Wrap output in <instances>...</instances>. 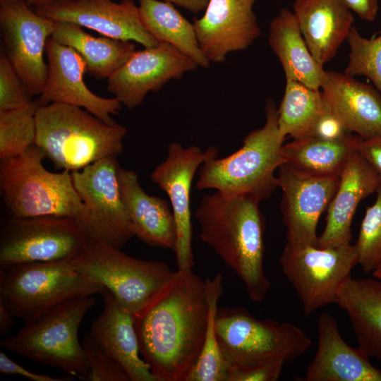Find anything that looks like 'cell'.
<instances>
[{
  "label": "cell",
  "instance_id": "5",
  "mask_svg": "<svg viewBox=\"0 0 381 381\" xmlns=\"http://www.w3.org/2000/svg\"><path fill=\"white\" fill-rule=\"evenodd\" d=\"M67 260L75 270L112 293L133 319L149 309L176 273L165 262L131 257L92 237H87L80 251Z\"/></svg>",
  "mask_w": 381,
  "mask_h": 381
},
{
  "label": "cell",
  "instance_id": "12",
  "mask_svg": "<svg viewBox=\"0 0 381 381\" xmlns=\"http://www.w3.org/2000/svg\"><path fill=\"white\" fill-rule=\"evenodd\" d=\"M116 158L99 159L71 174L84 205L77 222L88 237L121 249L135 234L119 191Z\"/></svg>",
  "mask_w": 381,
  "mask_h": 381
},
{
  "label": "cell",
  "instance_id": "11",
  "mask_svg": "<svg viewBox=\"0 0 381 381\" xmlns=\"http://www.w3.org/2000/svg\"><path fill=\"white\" fill-rule=\"evenodd\" d=\"M87 237L72 217H10L1 231L0 267L70 259L80 251Z\"/></svg>",
  "mask_w": 381,
  "mask_h": 381
},
{
  "label": "cell",
  "instance_id": "45",
  "mask_svg": "<svg viewBox=\"0 0 381 381\" xmlns=\"http://www.w3.org/2000/svg\"><path fill=\"white\" fill-rule=\"evenodd\" d=\"M28 5L35 6L63 0H24Z\"/></svg>",
  "mask_w": 381,
  "mask_h": 381
},
{
  "label": "cell",
  "instance_id": "23",
  "mask_svg": "<svg viewBox=\"0 0 381 381\" xmlns=\"http://www.w3.org/2000/svg\"><path fill=\"white\" fill-rule=\"evenodd\" d=\"M380 181L367 161L355 152L346 163L336 193L327 209L326 222L318 236V246L331 247L351 243V223L359 202L376 192Z\"/></svg>",
  "mask_w": 381,
  "mask_h": 381
},
{
  "label": "cell",
  "instance_id": "6",
  "mask_svg": "<svg viewBox=\"0 0 381 381\" xmlns=\"http://www.w3.org/2000/svg\"><path fill=\"white\" fill-rule=\"evenodd\" d=\"M44 158L43 151L33 145L18 156L1 160V193L11 217L54 215L78 220L84 205L71 172L48 171Z\"/></svg>",
  "mask_w": 381,
  "mask_h": 381
},
{
  "label": "cell",
  "instance_id": "9",
  "mask_svg": "<svg viewBox=\"0 0 381 381\" xmlns=\"http://www.w3.org/2000/svg\"><path fill=\"white\" fill-rule=\"evenodd\" d=\"M214 323L217 340L229 368L275 359L291 362L312 345L310 338L296 325L258 319L243 308H218Z\"/></svg>",
  "mask_w": 381,
  "mask_h": 381
},
{
  "label": "cell",
  "instance_id": "41",
  "mask_svg": "<svg viewBox=\"0 0 381 381\" xmlns=\"http://www.w3.org/2000/svg\"><path fill=\"white\" fill-rule=\"evenodd\" d=\"M358 152L370 165L381 184V135L361 139L358 145Z\"/></svg>",
  "mask_w": 381,
  "mask_h": 381
},
{
  "label": "cell",
  "instance_id": "44",
  "mask_svg": "<svg viewBox=\"0 0 381 381\" xmlns=\"http://www.w3.org/2000/svg\"><path fill=\"white\" fill-rule=\"evenodd\" d=\"M14 318L9 313L5 306L0 302V335L4 336L9 333L15 325Z\"/></svg>",
  "mask_w": 381,
  "mask_h": 381
},
{
  "label": "cell",
  "instance_id": "26",
  "mask_svg": "<svg viewBox=\"0 0 381 381\" xmlns=\"http://www.w3.org/2000/svg\"><path fill=\"white\" fill-rule=\"evenodd\" d=\"M335 303L346 313L358 346L381 362V279L350 277L340 286Z\"/></svg>",
  "mask_w": 381,
  "mask_h": 381
},
{
  "label": "cell",
  "instance_id": "17",
  "mask_svg": "<svg viewBox=\"0 0 381 381\" xmlns=\"http://www.w3.org/2000/svg\"><path fill=\"white\" fill-rule=\"evenodd\" d=\"M198 65L171 44L159 42L135 51L107 79V90L128 109L139 106L150 92L158 91L171 80L180 79Z\"/></svg>",
  "mask_w": 381,
  "mask_h": 381
},
{
  "label": "cell",
  "instance_id": "35",
  "mask_svg": "<svg viewBox=\"0 0 381 381\" xmlns=\"http://www.w3.org/2000/svg\"><path fill=\"white\" fill-rule=\"evenodd\" d=\"M374 203L365 212L355 243L358 265L364 273H372L381 262V184Z\"/></svg>",
  "mask_w": 381,
  "mask_h": 381
},
{
  "label": "cell",
  "instance_id": "16",
  "mask_svg": "<svg viewBox=\"0 0 381 381\" xmlns=\"http://www.w3.org/2000/svg\"><path fill=\"white\" fill-rule=\"evenodd\" d=\"M32 8L54 22L72 23L104 37L138 42L145 48L159 44L144 27L133 0H63Z\"/></svg>",
  "mask_w": 381,
  "mask_h": 381
},
{
  "label": "cell",
  "instance_id": "42",
  "mask_svg": "<svg viewBox=\"0 0 381 381\" xmlns=\"http://www.w3.org/2000/svg\"><path fill=\"white\" fill-rule=\"evenodd\" d=\"M350 10L361 20L373 22L375 20L378 11V0H344Z\"/></svg>",
  "mask_w": 381,
  "mask_h": 381
},
{
  "label": "cell",
  "instance_id": "1",
  "mask_svg": "<svg viewBox=\"0 0 381 381\" xmlns=\"http://www.w3.org/2000/svg\"><path fill=\"white\" fill-rule=\"evenodd\" d=\"M209 303L205 280L178 269L158 299L133 319L140 353L159 381H186L200 356Z\"/></svg>",
  "mask_w": 381,
  "mask_h": 381
},
{
  "label": "cell",
  "instance_id": "39",
  "mask_svg": "<svg viewBox=\"0 0 381 381\" xmlns=\"http://www.w3.org/2000/svg\"><path fill=\"white\" fill-rule=\"evenodd\" d=\"M0 373L4 375H19L33 381H70L71 376L53 377L35 373L25 369L8 357L4 352L0 353Z\"/></svg>",
  "mask_w": 381,
  "mask_h": 381
},
{
  "label": "cell",
  "instance_id": "13",
  "mask_svg": "<svg viewBox=\"0 0 381 381\" xmlns=\"http://www.w3.org/2000/svg\"><path fill=\"white\" fill-rule=\"evenodd\" d=\"M55 23L37 14L24 0H0V30L4 54L30 96L46 83V44Z\"/></svg>",
  "mask_w": 381,
  "mask_h": 381
},
{
  "label": "cell",
  "instance_id": "43",
  "mask_svg": "<svg viewBox=\"0 0 381 381\" xmlns=\"http://www.w3.org/2000/svg\"><path fill=\"white\" fill-rule=\"evenodd\" d=\"M182 7L193 13L205 11L209 0H162Z\"/></svg>",
  "mask_w": 381,
  "mask_h": 381
},
{
  "label": "cell",
  "instance_id": "33",
  "mask_svg": "<svg viewBox=\"0 0 381 381\" xmlns=\"http://www.w3.org/2000/svg\"><path fill=\"white\" fill-rule=\"evenodd\" d=\"M34 102L23 107L0 111V159L18 156L35 143V112Z\"/></svg>",
  "mask_w": 381,
  "mask_h": 381
},
{
  "label": "cell",
  "instance_id": "32",
  "mask_svg": "<svg viewBox=\"0 0 381 381\" xmlns=\"http://www.w3.org/2000/svg\"><path fill=\"white\" fill-rule=\"evenodd\" d=\"M205 282L209 303L207 329L200 356L186 381H227L230 366L219 346L214 323L222 292V276L217 273Z\"/></svg>",
  "mask_w": 381,
  "mask_h": 381
},
{
  "label": "cell",
  "instance_id": "29",
  "mask_svg": "<svg viewBox=\"0 0 381 381\" xmlns=\"http://www.w3.org/2000/svg\"><path fill=\"white\" fill-rule=\"evenodd\" d=\"M54 23L51 37L76 51L86 64L87 73L96 79H108L136 51L133 42L95 37L76 24Z\"/></svg>",
  "mask_w": 381,
  "mask_h": 381
},
{
  "label": "cell",
  "instance_id": "30",
  "mask_svg": "<svg viewBox=\"0 0 381 381\" xmlns=\"http://www.w3.org/2000/svg\"><path fill=\"white\" fill-rule=\"evenodd\" d=\"M141 21L159 42L171 44L198 66L208 68L210 62L200 48L193 24L174 7L159 0H138Z\"/></svg>",
  "mask_w": 381,
  "mask_h": 381
},
{
  "label": "cell",
  "instance_id": "19",
  "mask_svg": "<svg viewBox=\"0 0 381 381\" xmlns=\"http://www.w3.org/2000/svg\"><path fill=\"white\" fill-rule=\"evenodd\" d=\"M257 0H209L205 13L193 20L200 49L210 62L250 47L261 30L253 6Z\"/></svg>",
  "mask_w": 381,
  "mask_h": 381
},
{
  "label": "cell",
  "instance_id": "22",
  "mask_svg": "<svg viewBox=\"0 0 381 381\" xmlns=\"http://www.w3.org/2000/svg\"><path fill=\"white\" fill-rule=\"evenodd\" d=\"M117 175L121 200L135 236L150 246L175 252L177 231L171 205L147 194L134 171L119 166Z\"/></svg>",
  "mask_w": 381,
  "mask_h": 381
},
{
  "label": "cell",
  "instance_id": "27",
  "mask_svg": "<svg viewBox=\"0 0 381 381\" xmlns=\"http://www.w3.org/2000/svg\"><path fill=\"white\" fill-rule=\"evenodd\" d=\"M268 44L282 66L286 80L320 89L325 69L310 53L292 11L282 8L272 20Z\"/></svg>",
  "mask_w": 381,
  "mask_h": 381
},
{
  "label": "cell",
  "instance_id": "7",
  "mask_svg": "<svg viewBox=\"0 0 381 381\" xmlns=\"http://www.w3.org/2000/svg\"><path fill=\"white\" fill-rule=\"evenodd\" d=\"M95 303L92 296L66 300L25 323L16 334L3 339L0 346L85 380L89 368L78 329Z\"/></svg>",
  "mask_w": 381,
  "mask_h": 381
},
{
  "label": "cell",
  "instance_id": "28",
  "mask_svg": "<svg viewBox=\"0 0 381 381\" xmlns=\"http://www.w3.org/2000/svg\"><path fill=\"white\" fill-rule=\"evenodd\" d=\"M362 138L348 133L337 140L315 135L293 139L283 145L285 164L314 176H339Z\"/></svg>",
  "mask_w": 381,
  "mask_h": 381
},
{
  "label": "cell",
  "instance_id": "15",
  "mask_svg": "<svg viewBox=\"0 0 381 381\" xmlns=\"http://www.w3.org/2000/svg\"><path fill=\"white\" fill-rule=\"evenodd\" d=\"M277 178L282 191L280 210L286 229L285 246H318V220L336 193L339 176L306 175L283 164Z\"/></svg>",
  "mask_w": 381,
  "mask_h": 381
},
{
  "label": "cell",
  "instance_id": "10",
  "mask_svg": "<svg viewBox=\"0 0 381 381\" xmlns=\"http://www.w3.org/2000/svg\"><path fill=\"white\" fill-rule=\"evenodd\" d=\"M279 262L308 316L335 303L340 286L358 264V253L355 243L331 247L285 246Z\"/></svg>",
  "mask_w": 381,
  "mask_h": 381
},
{
  "label": "cell",
  "instance_id": "24",
  "mask_svg": "<svg viewBox=\"0 0 381 381\" xmlns=\"http://www.w3.org/2000/svg\"><path fill=\"white\" fill-rule=\"evenodd\" d=\"M100 295L103 309L92 322V336L123 367L130 381H159L140 356L131 313L106 288Z\"/></svg>",
  "mask_w": 381,
  "mask_h": 381
},
{
  "label": "cell",
  "instance_id": "21",
  "mask_svg": "<svg viewBox=\"0 0 381 381\" xmlns=\"http://www.w3.org/2000/svg\"><path fill=\"white\" fill-rule=\"evenodd\" d=\"M320 90L346 130L363 140L381 135V94L344 73L326 71Z\"/></svg>",
  "mask_w": 381,
  "mask_h": 381
},
{
  "label": "cell",
  "instance_id": "14",
  "mask_svg": "<svg viewBox=\"0 0 381 381\" xmlns=\"http://www.w3.org/2000/svg\"><path fill=\"white\" fill-rule=\"evenodd\" d=\"M218 157V150L210 146L205 150L197 145L183 147L181 143L168 145L165 159L150 174L151 181L169 198L177 231L175 250L178 269H192L195 265L192 249L190 190L193 178L207 160Z\"/></svg>",
  "mask_w": 381,
  "mask_h": 381
},
{
  "label": "cell",
  "instance_id": "34",
  "mask_svg": "<svg viewBox=\"0 0 381 381\" xmlns=\"http://www.w3.org/2000/svg\"><path fill=\"white\" fill-rule=\"evenodd\" d=\"M346 41L349 52L344 73L352 77H366L381 94V31L377 36L368 39L353 25Z\"/></svg>",
  "mask_w": 381,
  "mask_h": 381
},
{
  "label": "cell",
  "instance_id": "4",
  "mask_svg": "<svg viewBox=\"0 0 381 381\" xmlns=\"http://www.w3.org/2000/svg\"><path fill=\"white\" fill-rule=\"evenodd\" d=\"M265 111L264 126L250 131L240 149L200 167L198 190L211 189L228 196L251 195L260 201L271 196L278 187L275 171L284 163L286 137L279 131L277 108L271 98Z\"/></svg>",
  "mask_w": 381,
  "mask_h": 381
},
{
  "label": "cell",
  "instance_id": "37",
  "mask_svg": "<svg viewBox=\"0 0 381 381\" xmlns=\"http://www.w3.org/2000/svg\"><path fill=\"white\" fill-rule=\"evenodd\" d=\"M33 101L4 53L0 55V111L27 105Z\"/></svg>",
  "mask_w": 381,
  "mask_h": 381
},
{
  "label": "cell",
  "instance_id": "38",
  "mask_svg": "<svg viewBox=\"0 0 381 381\" xmlns=\"http://www.w3.org/2000/svg\"><path fill=\"white\" fill-rule=\"evenodd\" d=\"M285 361H267L254 365L229 368L227 381H275L280 377Z\"/></svg>",
  "mask_w": 381,
  "mask_h": 381
},
{
  "label": "cell",
  "instance_id": "31",
  "mask_svg": "<svg viewBox=\"0 0 381 381\" xmlns=\"http://www.w3.org/2000/svg\"><path fill=\"white\" fill-rule=\"evenodd\" d=\"M278 111L281 133L293 139L313 135L320 119L329 111L322 91L294 80H286Z\"/></svg>",
  "mask_w": 381,
  "mask_h": 381
},
{
  "label": "cell",
  "instance_id": "20",
  "mask_svg": "<svg viewBox=\"0 0 381 381\" xmlns=\"http://www.w3.org/2000/svg\"><path fill=\"white\" fill-rule=\"evenodd\" d=\"M318 348L306 370L305 381H381V370L358 346L342 338L335 318L327 312L317 321Z\"/></svg>",
  "mask_w": 381,
  "mask_h": 381
},
{
  "label": "cell",
  "instance_id": "25",
  "mask_svg": "<svg viewBox=\"0 0 381 381\" xmlns=\"http://www.w3.org/2000/svg\"><path fill=\"white\" fill-rule=\"evenodd\" d=\"M292 12L304 40L322 66L337 54L353 23L344 0H294Z\"/></svg>",
  "mask_w": 381,
  "mask_h": 381
},
{
  "label": "cell",
  "instance_id": "3",
  "mask_svg": "<svg viewBox=\"0 0 381 381\" xmlns=\"http://www.w3.org/2000/svg\"><path fill=\"white\" fill-rule=\"evenodd\" d=\"M35 143L56 169L80 171L123 152L127 128L109 125L83 108L64 104L38 105Z\"/></svg>",
  "mask_w": 381,
  "mask_h": 381
},
{
  "label": "cell",
  "instance_id": "8",
  "mask_svg": "<svg viewBox=\"0 0 381 381\" xmlns=\"http://www.w3.org/2000/svg\"><path fill=\"white\" fill-rule=\"evenodd\" d=\"M104 289L67 260L0 267V302L25 324L66 300L100 294Z\"/></svg>",
  "mask_w": 381,
  "mask_h": 381
},
{
  "label": "cell",
  "instance_id": "2",
  "mask_svg": "<svg viewBox=\"0 0 381 381\" xmlns=\"http://www.w3.org/2000/svg\"><path fill=\"white\" fill-rule=\"evenodd\" d=\"M260 202L251 195L214 191L202 197L193 213L202 241L236 273L254 302L265 300L271 287L264 267Z\"/></svg>",
  "mask_w": 381,
  "mask_h": 381
},
{
  "label": "cell",
  "instance_id": "46",
  "mask_svg": "<svg viewBox=\"0 0 381 381\" xmlns=\"http://www.w3.org/2000/svg\"><path fill=\"white\" fill-rule=\"evenodd\" d=\"M374 277L381 279V262L377 267V268L372 272Z\"/></svg>",
  "mask_w": 381,
  "mask_h": 381
},
{
  "label": "cell",
  "instance_id": "18",
  "mask_svg": "<svg viewBox=\"0 0 381 381\" xmlns=\"http://www.w3.org/2000/svg\"><path fill=\"white\" fill-rule=\"evenodd\" d=\"M47 76L38 105L64 103L83 108L105 123L114 125L121 103L115 97L105 98L92 92L85 83L86 64L73 48L52 37L46 44Z\"/></svg>",
  "mask_w": 381,
  "mask_h": 381
},
{
  "label": "cell",
  "instance_id": "36",
  "mask_svg": "<svg viewBox=\"0 0 381 381\" xmlns=\"http://www.w3.org/2000/svg\"><path fill=\"white\" fill-rule=\"evenodd\" d=\"M82 345L88 363L87 381H130L123 367L95 339L84 334Z\"/></svg>",
  "mask_w": 381,
  "mask_h": 381
},
{
  "label": "cell",
  "instance_id": "40",
  "mask_svg": "<svg viewBox=\"0 0 381 381\" xmlns=\"http://www.w3.org/2000/svg\"><path fill=\"white\" fill-rule=\"evenodd\" d=\"M348 133L340 120L329 109L317 123L313 135L327 140H337Z\"/></svg>",
  "mask_w": 381,
  "mask_h": 381
}]
</instances>
